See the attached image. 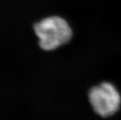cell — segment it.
<instances>
[{
  "label": "cell",
  "mask_w": 121,
  "mask_h": 120,
  "mask_svg": "<svg viewBox=\"0 0 121 120\" xmlns=\"http://www.w3.org/2000/svg\"><path fill=\"white\" fill-rule=\"evenodd\" d=\"M34 31L43 50L52 51L68 44L73 36V30L65 18L50 16L34 25Z\"/></svg>",
  "instance_id": "obj_1"
},
{
  "label": "cell",
  "mask_w": 121,
  "mask_h": 120,
  "mask_svg": "<svg viewBox=\"0 0 121 120\" xmlns=\"http://www.w3.org/2000/svg\"><path fill=\"white\" fill-rule=\"evenodd\" d=\"M89 100L95 113L103 118L115 115L121 105L119 92L109 82H103L92 87L89 92Z\"/></svg>",
  "instance_id": "obj_2"
}]
</instances>
